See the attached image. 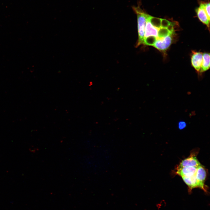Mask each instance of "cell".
<instances>
[{"instance_id":"6da1fadb","label":"cell","mask_w":210,"mask_h":210,"mask_svg":"<svg viewBox=\"0 0 210 210\" xmlns=\"http://www.w3.org/2000/svg\"><path fill=\"white\" fill-rule=\"evenodd\" d=\"M133 9L137 16L138 40L137 46L143 44L146 19L148 14L145 13L139 7H133Z\"/></svg>"},{"instance_id":"7c38bea8","label":"cell","mask_w":210,"mask_h":210,"mask_svg":"<svg viewBox=\"0 0 210 210\" xmlns=\"http://www.w3.org/2000/svg\"><path fill=\"white\" fill-rule=\"evenodd\" d=\"M157 38L154 36H150L144 38L143 44L153 46L157 41Z\"/></svg>"},{"instance_id":"8fae6325","label":"cell","mask_w":210,"mask_h":210,"mask_svg":"<svg viewBox=\"0 0 210 210\" xmlns=\"http://www.w3.org/2000/svg\"><path fill=\"white\" fill-rule=\"evenodd\" d=\"M147 18L153 26L158 29L161 28V19L153 17L149 15Z\"/></svg>"},{"instance_id":"9a60e30c","label":"cell","mask_w":210,"mask_h":210,"mask_svg":"<svg viewBox=\"0 0 210 210\" xmlns=\"http://www.w3.org/2000/svg\"><path fill=\"white\" fill-rule=\"evenodd\" d=\"M205 11L209 18L210 19V3L204 4Z\"/></svg>"},{"instance_id":"4fadbf2b","label":"cell","mask_w":210,"mask_h":210,"mask_svg":"<svg viewBox=\"0 0 210 210\" xmlns=\"http://www.w3.org/2000/svg\"><path fill=\"white\" fill-rule=\"evenodd\" d=\"M172 34L166 28L161 27L158 29V38H164Z\"/></svg>"},{"instance_id":"2e32d148","label":"cell","mask_w":210,"mask_h":210,"mask_svg":"<svg viewBox=\"0 0 210 210\" xmlns=\"http://www.w3.org/2000/svg\"><path fill=\"white\" fill-rule=\"evenodd\" d=\"M187 125L186 123L184 121H181L178 123V128L180 130H182L185 128Z\"/></svg>"},{"instance_id":"8992f818","label":"cell","mask_w":210,"mask_h":210,"mask_svg":"<svg viewBox=\"0 0 210 210\" xmlns=\"http://www.w3.org/2000/svg\"><path fill=\"white\" fill-rule=\"evenodd\" d=\"M197 167H186L176 170L175 173L181 177H188L196 174Z\"/></svg>"},{"instance_id":"5b68a950","label":"cell","mask_w":210,"mask_h":210,"mask_svg":"<svg viewBox=\"0 0 210 210\" xmlns=\"http://www.w3.org/2000/svg\"><path fill=\"white\" fill-rule=\"evenodd\" d=\"M203 58V54L200 52H192L191 58L192 65L197 72H199Z\"/></svg>"},{"instance_id":"3957f363","label":"cell","mask_w":210,"mask_h":210,"mask_svg":"<svg viewBox=\"0 0 210 210\" xmlns=\"http://www.w3.org/2000/svg\"><path fill=\"white\" fill-rule=\"evenodd\" d=\"M207 170L203 166L200 165L197 167L196 178L198 188H200L206 192H207V187L204 184L207 176Z\"/></svg>"},{"instance_id":"ba28073f","label":"cell","mask_w":210,"mask_h":210,"mask_svg":"<svg viewBox=\"0 0 210 210\" xmlns=\"http://www.w3.org/2000/svg\"><path fill=\"white\" fill-rule=\"evenodd\" d=\"M181 178L184 182L188 186L189 192H191L193 189L198 188L196 178V174L190 176L182 177Z\"/></svg>"},{"instance_id":"7a4b0ae2","label":"cell","mask_w":210,"mask_h":210,"mask_svg":"<svg viewBox=\"0 0 210 210\" xmlns=\"http://www.w3.org/2000/svg\"><path fill=\"white\" fill-rule=\"evenodd\" d=\"M199 150L198 149L192 150L190 155L187 158L183 160L176 166V170L186 167H197L201 165L197 158Z\"/></svg>"},{"instance_id":"5bb4252c","label":"cell","mask_w":210,"mask_h":210,"mask_svg":"<svg viewBox=\"0 0 210 210\" xmlns=\"http://www.w3.org/2000/svg\"><path fill=\"white\" fill-rule=\"evenodd\" d=\"M170 23V22L166 19H161V27L163 28H167Z\"/></svg>"},{"instance_id":"52a82bcc","label":"cell","mask_w":210,"mask_h":210,"mask_svg":"<svg viewBox=\"0 0 210 210\" xmlns=\"http://www.w3.org/2000/svg\"><path fill=\"white\" fill-rule=\"evenodd\" d=\"M196 11L200 21L209 27L210 19L205 11L204 4H201L199 7L196 9Z\"/></svg>"},{"instance_id":"9c48e42d","label":"cell","mask_w":210,"mask_h":210,"mask_svg":"<svg viewBox=\"0 0 210 210\" xmlns=\"http://www.w3.org/2000/svg\"><path fill=\"white\" fill-rule=\"evenodd\" d=\"M147 17L145 26V34L144 38L150 36H154L158 38V29L152 25L148 19Z\"/></svg>"},{"instance_id":"e0dca14e","label":"cell","mask_w":210,"mask_h":210,"mask_svg":"<svg viewBox=\"0 0 210 210\" xmlns=\"http://www.w3.org/2000/svg\"><path fill=\"white\" fill-rule=\"evenodd\" d=\"M175 25V23L171 22L170 24L167 27V29L172 34L174 32V26Z\"/></svg>"},{"instance_id":"277c9868","label":"cell","mask_w":210,"mask_h":210,"mask_svg":"<svg viewBox=\"0 0 210 210\" xmlns=\"http://www.w3.org/2000/svg\"><path fill=\"white\" fill-rule=\"evenodd\" d=\"M171 36H168L161 38H157L153 46L160 51L166 50L169 47L172 43V39Z\"/></svg>"},{"instance_id":"30bf717a","label":"cell","mask_w":210,"mask_h":210,"mask_svg":"<svg viewBox=\"0 0 210 210\" xmlns=\"http://www.w3.org/2000/svg\"><path fill=\"white\" fill-rule=\"evenodd\" d=\"M210 67V54L209 53L203 54L202 62L199 72L202 73L209 69Z\"/></svg>"}]
</instances>
